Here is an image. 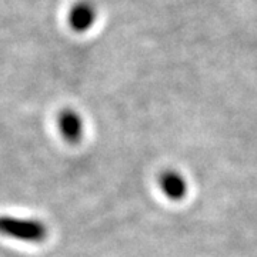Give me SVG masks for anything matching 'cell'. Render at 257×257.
<instances>
[{
  "label": "cell",
  "instance_id": "cell-4",
  "mask_svg": "<svg viewBox=\"0 0 257 257\" xmlns=\"http://www.w3.org/2000/svg\"><path fill=\"white\" fill-rule=\"evenodd\" d=\"M159 186L170 200H182L187 193V183L184 177L175 170H166L159 176Z\"/></svg>",
  "mask_w": 257,
  "mask_h": 257
},
{
  "label": "cell",
  "instance_id": "cell-1",
  "mask_svg": "<svg viewBox=\"0 0 257 257\" xmlns=\"http://www.w3.org/2000/svg\"><path fill=\"white\" fill-rule=\"evenodd\" d=\"M47 226L42 220L30 217L0 216V236L23 241V243H42L47 239Z\"/></svg>",
  "mask_w": 257,
  "mask_h": 257
},
{
  "label": "cell",
  "instance_id": "cell-2",
  "mask_svg": "<svg viewBox=\"0 0 257 257\" xmlns=\"http://www.w3.org/2000/svg\"><path fill=\"white\" fill-rule=\"evenodd\" d=\"M57 126L62 138L69 143H79L83 136V120L77 111L66 109L57 117Z\"/></svg>",
  "mask_w": 257,
  "mask_h": 257
},
{
  "label": "cell",
  "instance_id": "cell-3",
  "mask_svg": "<svg viewBox=\"0 0 257 257\" xmlns=\"http://www.w3.org/2000/svg\"><path fill=\"white\" fill-rule=\"evenodd\" d=\"M96 20V9L89 2H77L69 12V25L74 32H87Z\"/></svg>",
  "mask_w": 257,
  "mask_h": 257
}]
</instances>
